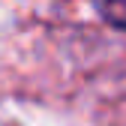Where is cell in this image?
<instances>
[{
    "mask_svg": "<svg viewBox=\"0 0 126 126\" xmlns=\"http://www.w3.org/2000/svg\"><path fill=\"white\" fill-rule=\"evenodd\" d=\"M93 3H96L99 15H102L108 24L126 30V0H93Z\"/></svg>",
    "mask_w": 126,
    "mask_h": 126,
    "instance_id": "cell-1",
    "label": "cell"
}]
</instances>
